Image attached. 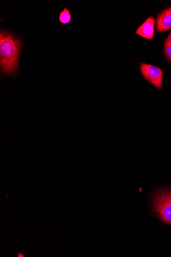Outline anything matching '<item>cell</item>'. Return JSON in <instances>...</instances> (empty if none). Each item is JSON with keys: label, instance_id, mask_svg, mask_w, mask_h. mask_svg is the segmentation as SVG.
<instances>
[{"label": "cell", "instance_id": "obj_6", "mask_svg": "<svg viewBox=\"0 0 171 257\" xmlns=\"http://www.w3.org/2000/svg\"><path fill=\"white\" fill-rule=\"evenodd\" d=\"M71 15L67 9H65L60 13L59 21L62 24L66 25L71 21Z\"/></svg>", "mask_w": 171, "mask_h": 257}, {"label": "cell", "instance_id": "obj_3", "mask_svg": "<svg viewBox=\"0 0 171 257\" xmlns=\"http://www.w3.org/2000/svg\"><path fill=\"white\" fill-rule=\"evenodd\" d=\"M140 71L144 78L154 87L161 89L162 84L163 73L158 67L141 63Z\"/></svg>", "mask_w": 171, "mask_h": 257}, {"label": "cell", "instance_id": "obj_7", "mask_svg": "<svg viewBox=\"0 0 171 257\" xmlns=\"http://www.w3.org/2000/svg\"><path fill=\"white\" fill-rule=\"evenodd\" d=\"M164 53L166 58L171 61V32L165 41Z\"/></svg>", "mask_w": 171, "mask_h": 257}, {"label": "cell", "instance_id": "obj_5", "mask_svg": "<svg viewBox=\"0 0 171 257\" xmlns=\"http://www.w3.org/2000/svg\"><path fill=\"white\" fill-rule=\"evenodd\" d=\"M154 23L153 17H149L136 31V34L144 38L152 39L154 34Z\"/></svg>", "mask_w": 171, "mask_h": 257}, {"label": "cell", "instance_id": "obj_2", "mask_svg": "<svg viewBox=\"0 0 171 257\" xmlns=\"http://www.w3.org/2000/svg\"><path fill=\"white\" fill-rule=\"evenodd\" d=\"M153 204L158 217L164 223L171 225V191L158 192L154 196Z\"/></svg>", "mask_w": 171, "mask_h": 257}, {"label": "cell", "instance_id": "obj_4", "mask_svg": "<svg viewBox=\"0 0 171 257\" xmlns=\"http://www.w3.org/2000/svg\"><path fill=\"white\" fill-rule=\"evenodd\" d=\"M171 29V8L164 10L156 19V30L163 33Z\"/></svg>", "mask_w": 171, "mask_h": 257}, {"label": "cell", "instance_id": "obj_1", "mask_svg": "<svg viewBox=\"0 0 171 257\" xmlns=\"http://www.w3.org/2000/svg\"><path fill=\"white\" fill-rule=\"evenodd\" d=\"M22 42L15 35L5 31L0 33V63L4 75H15L18 71V63Z\"/></svg>", "mask_w": 171, "mask_h": 257}]
</instances>
